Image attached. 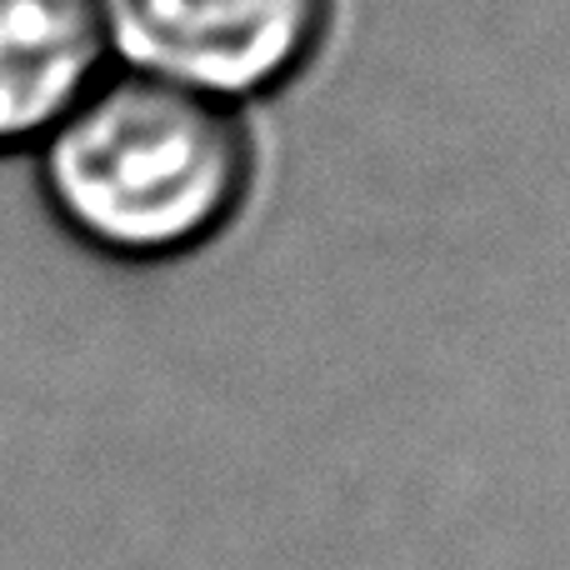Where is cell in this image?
I'll list each match as a JSON object with an SVG mask.
<instances>
[{"label": "cell", "mask_w": 570, "mask_h": 570, "mask_svg": "<svg viewBox=\"0 0 570 570\" xmlns=\"http://www.w3.org/2000/svg\"><path fill=\"white\" fill-rule=\"evenodd\" d=\"M335 0H100L130 60L190 90H266L301 70Z\"/></svg>", "instance_id": "2"}, {"label": "cell", "mask_w": 570, "mask_h": 570, "mask_svg": "<svg viewBox=\"0 0 570 570\" xmlns=\"http://www.w3.org/2000/svg\"><path fill=\"white\" fill-rule=\"evenodd\" d=\"M106 50L100 0H0V150L60 126Z\"/></svg>", "instance_id": "3"}, {"label": "cell", "mask_w": 570, "mask_h": 570, "mask_svg": "<svg viewBox=\"0 0 570 570\" xmlns=\"http://www.w3.org/2000/svg\"><path fill=\"white\" fill-rule=\"evenodd\" d=\"M50 206L116 256H170L216 236L250 186L246 120L160 76L90 86L46 136Z\"/></svg>", "instance_id": "1"}]
</instances>
